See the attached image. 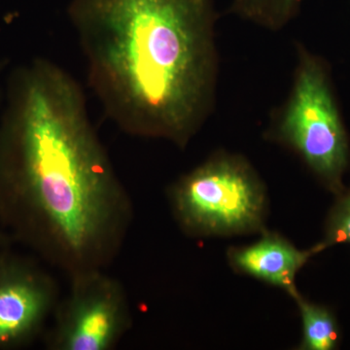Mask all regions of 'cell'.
Here are the masks:
<instances>
[{
	"instance_id": "cell-10",
	"label": "cell",
	"mask_w": 350,
	"mask_h": 350,
	"mask_svg": "<svg viewBox=\"0 0 350 350\" xmlns=\"http://www.w3.org/2000/svg\"><path fill=\"white\" fill-rule=\"evenodd\" d=\"M340 243L350 245V191L332 213L325 241L321 243L324 248Z\"/></svg>"
},
{
	"instance_id": "cell-5",
	"label": "cell",
	"mask_w": 350,
	"mask_h": 350,
	"mask_svg": "<svg viewBox=\"0 0 350 350\" xmlns=\"http://www.w3.org/2000/svg\"><path fill=\"white\" fill-rule=\"evenodd\" d=\"M68 294L59 299L45 338L50 350H112L133 325L123 284L107 269L68 276Z\"/></svg>"
},
{
	"instance_id": "cell-11",
	"label": "cell",
	"mask_w": 350,
	"mask_h": 350,
	"mask_svg": "<svg viewBox=\"0 0 350 350\" xmlns=\"http://www.w3.org/2000/svg\"><path fill=\"white\" fill-rule=\"evenodd\" d=\"M9 236L5 230L0 225V256L3 254L8 248Z\"/></svg>"
},
{
	"instance_id": "cell-1",
	"label": "cell",
	"mask_w": 350,
	"mask_h": 350,
	"mask_svg": "<svg viewBox=\"0 0 350 350\" xmlns=\"http://www.w3.org/2000/svg\"><path fill=\"white\" fill-rule=\"evenodd\" d=\"M133 221L81 85L46 57L16 68L0 118L2 228L68 278L107 269Z\"/></svg>"
},
{
	"instance_id": "cell-6",
	"label": "cell",
	"mask_w": 350,
	"mask_h": 350,
	"mask_svg": "<svg viewBox=\"0 0 350 350\" xmlns=\"http://www.w3.org/2000/svg\"><path fill=\"white\" fill-rule=\"evenodd\" d=\"M59 299L57 280L31 261L0 256V349L29 345L52 319Z\"/></svg>"
},
{
	"instance_id": "cell-3",
	"label": "cell",
	"mask_w": 350,
	"mask_h": 350,
	"mask_svg": "<svg viewBox=\"0 0 350 350\" xmlns=\"http://www.w3.org/2000/svg\"><path fill=\"white\" fill-rule=\"evenodd\" d=\"M271 129L327 187L342 190L349 160L347 131L327 66L304 45L297 47L291 91Z\"/></svg>"
},
{
	"instance_id": "cell-12",
	"label": "cell",
	"mask_w": 350,
	"mask_h": 350,
	"mask_svg": "<svg viewBox=\"0 0 350 350\" xmlns=\"http://www.w3.org/2000/svg\"><path fill=\"white\" fill-rule=\"evenodd\" d=\"M2 73H3V64L0 62V96H1V79Z\"/></svg>"
},
{
	"instance_id": "cell-7",
	"label": "cell",
	"mask_w": 350,
	"mask_h": 350,
	"mask_svg": "<svg viewBox=\"0 0 350 350\" xmlns=\"http://www.w3.org/2000/svg\"><path fill=\"white\" fill-rule=\"evenodd\" d=\"M325 250L321 243L310 250H299L286 239L268 234L256 243L230 252L234 269L262 282L296 293L297 273L315 253Z\"/></svg>"
},
{
	"instance_id": "cell-2",
	"label": "cell",
	"mask_w": 350,
	"mask_h": 350,
	"mask_svg": "<svg viewBox=\"0 0 350 350\" xmlns=\"http://www.w3.org/2000/svg\"><path fill=\"white\" fill-rule=\"evenodd\" d=\"M68 16L107 118L185 148L215 105V0H71Z\"/></svg>"
},
{
	"instance_id": "cell-9",
	"label": "cell",
	"mask_w": 350,
	"mask_h": 350,
	"mask_svg": "<svg viewBox=\"0 0 350 350\" xmlns=\"http://www.w3.org/2000/svg\"><path fill=\"white\" fill-rule=\"evenodd\" d=\"M298 303L303 322V342L301 349L306 350H332L337 347L338 329L335 317L324 306L315 305L292 295Z\"/></svg>"
},
{
	"instance_id": "cell-4",
	"label": "cell",
	"mask_w": 350,
	"mask_h": 350,
	"mask_svg": "<svg viewBox=\"0 0 350 350\" xmlns=\"http://www.w3.org/2000/svg\"><path fill=\"white\" fill-rule=\"evenodd\" d=\"M264 186L241 157L216 154L182 175L170 190L179 226L197 237L257 230L265 214Z\"/></svg>"
},
{
	"instance_id": "cell-8",
	"label": "cell",
	"mask_w": 350,
	"mask_h": 350,
	"mask_svg": "<svg viewBox=\"0 0 350 350\" xmlns=\"http://www.w3.org/2000/svg\"><path fill=\"white\" fill-rule=\"evenodd\" d=\"M304 0H232L229 12L269 31H280L296 19Z\"/></svg>"
}]
</instances>
